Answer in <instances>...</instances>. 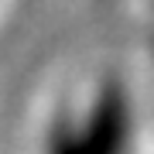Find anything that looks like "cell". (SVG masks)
Here are the masks:
<instances>
[{
    "label": "cell",
    "instance_id": "2",
    "mask_svg": "<svg viewBox=\"0 0 154 154\" xmlns=\"http://www.w3.org/2000/svg\"><path fill=\"white\" fill-rule=\"evenodd\" d=\"M130 4V14L137 17V31H140V38L151 45V51H154V0H127Z\"/></svg>",
    "mask_w": 154,
    "mask_h": 154
},
{
    "label": "cell",
    "instance_id": "1",
    "mask_svg": "<svg viewBox=\"0 0 154 154\" xmlns=\"http://www.w3.org/2000/svg\"><path fill=\"white\" fill-rule=\"evenodd\" d=\"M28 154H154V113L120 65L72 58L51 69L24 113Z\"/></svg>",
    "mask_w": 154,
    "mask_h": 154
}]
</instances>
